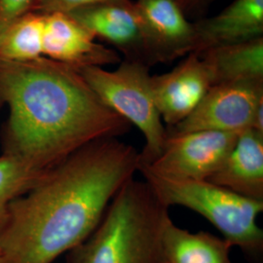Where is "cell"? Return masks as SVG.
<instances>
[{"label":"cell","instance_id":"6da1fadb","mask_svg":"<svg viewBox=\"0 0 263 263\" xmlns=\"http://www.w3.org/2000/svg\"><path fill=\"white\" fill-rule=\"evenodd\" d=\"M140 165V152L118 138L71 154L11 204L1 263H53L67 254L92 234Z\"/></svg>","mask_w":263,"mask_h":263},{"label":"cell","instance_id":"7a4b0ae2","mask_svg":"<svg viewBox=\"0 0 263 263\" xmlns=\"http://www.w3.org/2000/svg\"><path fill=\"white\" fill-rule=\"evenodd\" d=\"M0 102L9 108L3 153L47 173L87 144L131 124L99 99L74 66L45 57L0 60Z\"/></svg>","mask_w":263,"mask_h":263},{"label":"cell","instance_id":"3957f363","mask_svg":"<svg viewBox=\"0 0 263 263\" xmlns=\"http://www.w3.org/2000/svg\"><path fill=\"white\" fill-rule=\"evenodd\" d=\"M171 219L148 183L135 178L114 196L104 216L66 263H162L161 238Z\"/></svg>","mask_w":263,"mask_h":263},{"label":"cell","instance_id":"277c9868","mask_svg":"<svg viewBox=\"0 0 263 263\" xmlns=\"http://www.w3.org/2000/svg\"><path fill=\"white\" fill-rule=\"evenodd\" d=\"M151 189L167 207L187 208L206 217L226 241L250 254L262 251L263 231L256 218L263 201L244 197L208 180H177L161 178L140 168Z\"/></svg>","mask_w":263,"mask_h":263},{"label":"cell","instance_id":"5b68a950","mask_svg":"<svg viewBox=\"0 0 263 263\" xmlns=\"http://www.w3.org/2000/svg\"><path fill=\"white\" fill-rule=\"evenodd\" d=\"M76 68L106 106L142 133L145 145L140 152L141 164L156 159L163 149L167 130L154 102L149 66L125 60L111 71L101 66Z\"/></svg>","mask_w":263,"mask_h":263},{"label":"cell","instance_id":"8992f818","mask_svg":"<svg viewBox=\"0 0 263 263\" xmlns=\"http://www.w3.org/2000/svg\"><path fill=\"white\" fill-rule=\"evenodd\" d=\"M262 113L263 81L214 85L184 120L166 130L167 135L251 128L263 133Z\"/></svg>","mask_w":263,"mask_h":263},{"label":"cell","instance_id":"52a82bcc","mask_svg":"<svg viewBox=\"0 0 263 263\" xmlns=\"http://www.w3.org/2000/svg\"><path fill=\"white\" fill-rule=\"evenodd\" d=\"M240 133L197 131L167 135L159 156L149 164H141L140 168L165 179L207 180L222 166Z\"/></svg>","mask_w":263,"mask_h":263},{"label":"cell","instance_id":"ba28073f","mask_svg":"<svg viewBox=\"0 0 263 263\" xmlns=\"http://www.w3.org/2000/svg\"><path fill=\"white\" fill-rule=\"evenodd\" d=\"M144 32L149 66L196 53L194 25L179 0H136Z\"/></svg>","mask_w":263,"mask_h":263},{"label":"cell","instance_id":"9c48e42d","mask_svg":"<svg viewBox=\"0 0 263 263\" xmlns=\"http://www.w3.org/2000/svg\"><path fill=\"white\" fill-rule=\"evenodd\" d=\"M67 14L95 37L118 49L127 61L149 66L143 28L135 2L112 0Z\"/></svg>","mask_w":263,"mask_h":263},{"label":"cell","instance_id":"30bf717a","mask_svg":"<svg viewBox=\"0 0 263 263\" xmlns=\"http://www.w3.org/2000/svg\"><path fill=\"white\" fill-rule=\"evenodd\" d=\"M154 102L169 127L184 120L213 86L207 66L198 53H191L173 70L151 76Z\"/></svg>","mask_w":263,"mask_h":263},{"label":"cell","instance_id":"8fae6325","mask_svg":"<svg viewBox=\"0 0 263 263\" xmlns=\"http://www.w3.org/2000/svg\"><path fill=\"white\" fill-rule=\"evenodd\" d=\"M44 15L43 56L68 66H101L120 64L116 51L97 43L94 35L66 13Z\"/></svg>","mask_w":263,"mask_h":263},{"label":"cell","instance_id":"7c38bea8","mask_svg":"<svg viewBox=\"0 0 263 263\" xmlns=\"http://www.w3.org/2000/svg\"><path fill=\"white\" fill-rule=\"evenodd\" d=\"M207 180L263 201V133L253 128L241 132L222 166Z\"/></svg>","mask_w":263,"mask_h":263},{"label":"cell","instance_id":"4fadbf2b","mask_svg":"<svg viewBox=\"0 0 263 263\" xmlns=\"http://www.w3.org/2000/svg\"><path fill=\"white\" fill-rule=\"evenodd\" d=\"M197 51L261 37L263 0H234L215 17L194 23Z\"/></svg>","mask_w":263,"mask_h":263},{"label":"cell","instance_id":"5bb4252c","mask_svg":"<svg viewBox=\"0 0 263 263\" xmlns=\"http://www.w3.org/2000/svg\"><path fill=\"white\" fill-rule=\"evenodd\" d=\"M211 74L213 86L263 81V37L226 44L198 53Z\"/></svg>","mask_w":263,"mask_h":263},{"label":"cell","instance_id":"9a60e30c","mask_svg":"<svg viewBox=\"0 0 263 263\" xmlns=\"http://www.w3.org/2000/svg\"><path fill=\"white\" fill-rule=\"evenodd\" d=\"M232 246L209 232L192 233L170 219L161 238L162 263H232Z\"/></svg>","mask_w":263,"mask_h":263},{"label":"cell","instance_id":"2e32d148","mask_svg":"<svg viewBox=\"0 0 263 263\" xmlns=\"http://www.w3.org/2000/svg\"><path fill=\"white\" fill-rule=\"evenodd\" d=\"M44 15L29 12L11 25L0 38V60L31 62L43 58Z\"/></svg>","mask_w":263,"mask_h":263},{"label":"cell","instance_id":"e0dca14e","mask_svg":"<svg viewBox=\"0 0 263 263\" xmlns=\"http://www.w3.org/2000/svg\"><path fill=\"white\" fill-rule=\"evenodd\" d=\"M47 173L19 157L0 155V234L7 223L11 204Z\"/></svg>","mask_w":263,"mask_h":263},{"label":"cell","instance_id":"ac0fdd59","mask_svg":"<svg viewBox=\"0 0 263 263\" xmlns=\"http://www.w3.org/2000/svg\"><path fill=\"white\" fill-rule=\"evenodd\" d=\"M35 0H0V38L11 25L32 11Z\"/></svg>","mask_w":263,"mask_h":263},{"label":"cell","instance_id":"d6986e66","mask_svg":"<svg viewBox=\"0 0 263 263\" xmlns=\"http://www.w3.org/2000/svg\"><path fill=\"white\" fill-rule=\"evenodd\" d=\"M112 0H35L32 12L40 14L70 13L76 10L93 6Z\"/></svg>","mask_w":263,"mask_h":263},{"label":"cell","instance_id":"ffe728a7","mask_svg":"<svg viewBox=\"0 0 263 263\" xmlns=\"http://www.w3.org/2000/svg\"><path fill=\"white\" fill-rule=\"evenodd\" d=\"M207 1L208 0H179V4L182 9L184 10V12L198 9Z\"/></svg>","mask_w":263,"mask_h":263},{"label":"cell","instance_id":"44dd1931","mask_svg":"<svg viewBox=\"0 0 263 263\" xmlns=\"http://www.w3.org/2000/svg\"><path fill=\"white\" fill-rule=\"evenodd\" d=\"M2 105H3V104H1V102H0V107H1V106H2Z\"/></svg>","mask_w":263,"mask_h":263},{"label":"cell","instance_id":"7402d4cb","mask_svg":"<svg viewBox=\"0 0 263 263\" xmlns=\"http://www.w3.org/2000/svg\"><path fill=\"white\" fill-rule=\"evenodd\" d=\"M0 263H1V259H0Z\"/></svg>","mask_w":263,"mask_h":263}]
</instances>
